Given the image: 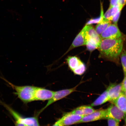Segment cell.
Instances as JSON below:
<instances>
[{
    "instance_id": "obj_13",
    "label": "cell",
    "mask_w": 126,
    "mask_h": 126,
    "mask_svg": "<svg viewBox=\"0 0 126 126\" xmlns=\"http://www.w3.org/2000/svg\"><path fill=\"white\" fill-rule=\"evenodd\" d=\"M95 110L91 106L83 105L75 109L71 112L74 114L83 116L91 114Z\"/></svg>"
},
{
    "instance_id": "obj_17",
    "label": "cell",
    "mask_w": 126,
    "mask_h": 126,
    "mask_svg": "<svg viewBox=\"0 0 126 126\" xmlns=\"http://www.w3.org/2000/svg\"><path fill=\"white\" fill-rule=\"evenodd\" d=\"M110 24L111 21L103 20L102 22L98 23L96 26L95 29L96 31L97 34L100 36Z\"/></svg>"
},
{
    "instance_id": "obj_11",
    "label": "cell",
    "mask_w": 126,
    "mask_h": 126,
    "mask_svg": "<svg viewBox=\"0 0 126 126\" xmlns=\"http://www.w3.org/2000/svg\"><path fill=\"white\" fill-rule=\"evenodd\" d=\"M54 91L43 88L36 87L34 101L49 100L53 97Z\"/></svg>"
},
{
    "instance_id": "obj_18",
    "label": "cell",
    "mask_w": 126,
    "mask_h": 126,
    "mask_svg": "<svg viewBox=\"0 0 126 126\" xmlns=\"http://www.w3.org/2000/svg\"><path fill=\"white\" fill-rule=\"evenodd\" d=\"M103 9L101 7L100 16L95 18L91 19L87 22L86 25H91L92 24H98L100 23L103 20Z\"/></svg>"
},
{
    "instance_id": "obj_12",
    "label": "cell",
    "mask_w": 126,
    "mask_h": 126,
    "mask_svg": "<svg viewBox=\"0 0 126 126\" xmlns=\"http://www.w3.org/2000/svg\"><path fill=\"white\" fill-rule=\"evenodd\" d=\"M86 40L85 33L83 28L77 35L68 50L64 54L65 55L71 50L79 47L86 45Z\"/></svg>"
},
{
    "instance_id": "obj_1",
    "label": "cell",
    "mask_w": 126,
    "mask_h": 126,
    "mask_svg": "<svg viewBox=\"0 0 126 126\" xmlns=\"http://www.w3.org/2000/svg\"><path fill=\"white\" fill-rule=\"evenodd\" d=\"M123 44L122 38L102 39L98 47L100 57L117 63L122 51Z\"/></svg>"
},
{
    "instance_id": "obj_26",
    "label": "cell",
    "mask_w": 126,
    "mask_h": 126,
    "mask_svg": "<svg viewBox=\"0 0 126 126\" xmlns=\"http://www.w3.org/2000/svg\"><path fill=\"white\" fill-rule=\"evenodd\" d=\"M118 2L119 0H110V7H112L117 5L118 4Z\"/></svg>"
},
{
    "instance_id": "obj_23",
    "label": "cell",
    "mask_w": 126,
    "mask_h": 126,
    "mask_svg": "<svg viewBox=\"0 0 126 126\" xmlns=\"http://www.w3.org/2000/svg\"><path fill=\"white\" fill-rule=\"evenodd\" d=\"M108 120V126H119V122L111 119H107Z\"/></svg>"
},
{
    "instance_id": "obj_21",
    "label": "cell",
    "mask_w": 126,
    "mask_h": 126,
    "mask_svg": "<svg viewBox=\"0 0 126 126\" xmlns=\"http://www.w3.org/2000/svg\"><path fill=\"white\" fill-rule=\"evenodd\" d=\"M113 15L112 13L111 7H110L105 15H104L103 20L111 21Z\"/></svg>"
},
{
    "instance_id": "obj_3",
    "label": "cell",
    "mask_w": 126,
    "mask_h": 126,
    "mask_svg": "<svg viewBox=\"0 0 126 126\" xmlns=\"http://www.w3.org/2000/svg\"><path fill=\"white\" fill-rule=\"evenodd\" d=\"M4 105L5 107L8 110L14 119L19 120L23 123L26 126H40L37 116L23 117L10 107L5 104Z\"/></svg>"
},
{
    "instance_id": "obj_27",
    "label": "cell",
    "mask_w": 126,
    "mask_h": 126,
    "mask_svg": "<svg viewBox=\"0 0 126 126\" xmlns=\"http://www.w3.org/2000/svg\"><path fill=\"white\" fill-rule=\"evenodd\" d=\"M122 83L123 91H126V75L125 76L124 80Z\"/></svg>"
},
{
    "instance_id": "obj_5",
    "label": "cell",
    "mask_w": 126,
    "mask_h": 126,
    "mask_svg": "<svg viewBox=\"0 0 126 126\" xmlns=\"http://www.w3.org/2000/svg\"><path fill=\"white\" fill-rule=\"evenodd\" d=\"M102 39L119 38H122V33L117 25L110 24L100 35Z\"/></svg>"
},
{
    "instance_id": "obj_15",
    "label": "cell",
    "mask_w": 126,
    "mask_h": 126,
    "mask_svg": "<svg viewBox=\"0 0 126 126\" xmlns=\"http://www.w3.org/2000/svg\"><path fill=\"white\" fill-rule=\"evenodd\" d=\"M113 104L126 115V97L124 91Z\"/></svg>"
},
{
    "instance_id": "obj_28",
    "label": "cell",
    "mask_w": 126,
    "mask_h": 126,
    "mask_svg": "<svg viewBox=\"0 0 126 126\" xmlns=\"http://www.w3.org/2000/svg\"><path fill=\"white\" fill-rule=\"evenodd\" d=\"M118 4L121 8L122 9L126 4V0H119Z\"/></svg>"
},
{
    "instance_id": "obj_4",
    "label": "cell",
    "mask_w": 126,
    "mask_h": 126,
    "mask_svg": "<svg viewBox=\"0 0 126 126\" xmlns=\"http://www.w3.org/2000/svg\"><path fill=\"white\" fill-rule=\"evenodd\" d=\"M78 86L71 89L62 90L58 91H54V94L52 98L48 100L46 106L41 110L39 113L41 112L48 106L55 102L61 100L67 96L72 93L76 91Z\"/></svg>"
},
{
    "instance_id": "obj_14",
    "label": "cell",
    "mask_w": 126,
    "mask_h": 126,
    "mask_svg": "<svg viewBox=\"0 0 126 126\" xmlns=\"http://www.w3.org/2000/svg\"><path fill=\"white\" fill-rule=\"evenodd\" d=\"M65 60L69 69L72 72L78 68L83 63L79 58L76 56H69Z\"/></svg>"
},
{
    "instance_id": "obj_20",
    "label": "cell",
    "mask_w": 126,
    "mask_h": 126,
    "mask_svg": "<svg viewBox=\"0 0 126 126\" xmlns=\"http://www.w3.org/2000/svg\"><path fill=\"white\" fill-rule=\"evenodd\" d=\"M86 69L85 64L83 62L78 68L72 72L75 75H81L85 73Z\"/></svg>"
},
{
    "instance_id": "obj_2",
    "label": "cell",
    "mask_w": 126,
    "mask_h": 126,
    "mask_svg": "<svg viewBox=\"0 0 126 126\" xmlns=\"http://www.w3.org/2000/svg\"><path fill=\"white\" fill-rule=\"evenodd\" d=\"M3 79L15 91V94L24 103H28L34 101V94L36 87L16 85Z\"/></svg>"
},
{
    "instance_id": "obj_16",
    "label": "cell",
    "mask_w": 126,
    "mask_h": 126,
    "mask_svg": "<svg viewBox=\"0 0 126 126\" xmlns=\"http://www.w3.org/2000/svg\"><path fill=\"white\" fill-rule=\"evenodd\" d=\"M108 101H109V98L108 91L107 89L91 104V106L92 107L99 106L103 104Z\"/></svg>"
},
{
    "instance_id": "obj_9",
    "label": "cell",
    "mask_w": 126,
    "mask_h": 126,
    "mask_svg": "<svg viewBox=\"0 0 126 126\" xmlns=\"http://www.w3.org/2000/svg\"><path fill=\"white\" fill-rule=\"evenodd\" d=\"M107 90L109 101L113 104L123 91L122 83L110 84Z\"/></svg>"
},
{
    "instance_id": "obj_24",
    "label": "cell",
    "mask_w": 126,
    "mask_h": 126,
    "mask_svg": "<svg viewBox=\"0 0 126 126\" xmlns=\"http://www.w3.org/2000/svg\"><path fill=\"white\" fill-rule=\"evenodd\" d=\"M121 11H120L118 12L113 17L111 21L115 24L117 25L120 16Z\"/></svg>"
},
{
    "instance_id": "obj_10",
    "label": "cell",
    "mask_w": 126,
    "mask_h": 126,
    "mask_svg": "<svg viewBox=\"0 0 126 126\" xmlns=\"http://www.w3.org/2000/svg\"><path fill=\"white\" fill-rule=\"evenodd\" d=\"M83 116L74 114L71 112L65 113L60 119L63 126H70L79 124Z\"/></svg>"
},
{
    "instance_id": "obj_7",
    "label": "cell",
    "mask_w": 126,
    "mask_h": 126,
    "mask_svg": "<svg viewBox=\"0 0 126 126\" xmlns=\"http://www.w3.org/2000/svg\"><path fill=\"white\" fill-rule=\"evenodd\" d=\"M126 114L114 104L106 109V119H111L120 122L124 119Z\"/></svg>"
},
{
    "instance_id": "obj_6",
    "label": "cell",
    "mask_w": 126,
    "mask_h": 126,
    "mask_svg": "<svg viewBox=\"0 0 126 126\" xmlns=\"http://www.w3.org/2000/svg\"><path fill=\"white\" fill-rule=\"evenodd\" d=\"M83 28L85 33L86 42H90L98 46L102 39L95 29L91 25H86Z\"/></svg>"
},
{
    "instance_id": "obj_22",
    "label": "cell",
    "mask_w": 126,
    "mask_h": 126,
    "mask_svg": "<svg viewBox=\"0 0 126 126\" xmlns=\"http://www.w3.org/2000/svg\"><path fill=\"white\" fill-rule=\"evenodd\" d=\"M86 45L87 50L90 51H92L98 48V46L95 44L88 41L86 42Z\"/></svg>"
},
{
    "instance_id": "obj_8",
    "label": "cell",
    "mask_w": 126,
    "mask_h": 126,
    "mask_svg": "<svg viewBox=\"0 0 126 126\" xmlns=\"http://www.w3.org/2000/svg\"><path fill=\"white\" fill-rule=\"evenodd\" d=\"M106 119V109L95 110L94 112L87 115L83 116L79 123L94 122Z\"/></svg>"
},
{
    "instance_id": "obj_29",
    "label": "cell",
    "mask_w": 126,
    "mask_h": 126,
    "mask_svg": "<svg viewBox=\"0 0 126 126\" xmlns=\"http://www.w3.org/2000/svg\"><path fill=\"white\" fill-rule=\"evenodd\" d=\"M52 126H63L60 121V119L55 122L53 125Z\"/></svg>"
},
{
    "instance_id": "obj_30",
    "label": "cell",
    "mask_w": 126,
    "mask_h": 126,
    "mask_svg": "<svg viewBox=\"0 0 126 126\" xmlns=\"http://www.w3.org/2000/svg\"><path fill=\"white\" fill-rule=\"evenodd\" d=\"M124 94H125V95H126V91H124Z\"/></svg>"
},
{
    "instance_id": "obj_19",
    "label": "cell",
    "mask_w": 126,
    "mask_h": 126,
    "mask_svg": "<svg viewBox=\"0 0 126 126\" xmlns=\"http://www.w3.org/2000/svg\"><path fill=\"white\" fill-rule=\"evenodd\" d=\"M120 59L124 76L126 75V51L123 50L120 55Z\"/></svg>"
},
{
    "instance_id": "obj_25",
    "label": "cell",
    "mask_w": 126,
    "mask_h": 126,
    "mask_svg": "<svg viewBox=\"0 0 126 126\" xmlns=\"http://www.w3.org/2000/svg\"><path fill=\"white\" fill-rule=\"evenodd\" d=\"M15 119V126H26L23 123L19 120L17 119Z\"/></svg>"
}]
</instances>
